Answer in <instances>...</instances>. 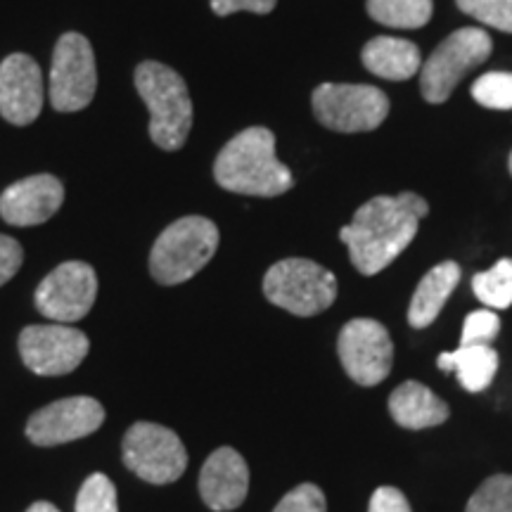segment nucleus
Segmentation results:
<instances>
[{
  "instance_id": "1",
  "label": "nucleus",
  "mask_w": 512,
  "mask_h": 512,
  "mask_svg": "<svg viewBox=\"0 0 512 512\" xmlns=\"http://www.w3.org/2000/svg\"><path fill=\"white\" fill-rule=\"evenodd\" d=\"M427 211L430 204L415 192L373 197L358 207L349 226L339 230V240L349 247L356 271L361 275L384 271L415 240Z\"/></svg>"
},
{
  "instance_id": "2",
  "label": "nucleus",
  "mask_w": 512,
  "mask_h": 512,
  "mask_svg": "<svg viewBox=\"0 0 512 512\" xmlns=\"http://www.w3.org/2000/svg\"><path fill=\"white\" fill-rule=\"evenodd\" d=\"M214 178L223 190L252 197L285 195L294 185L290 169L275 157V136L264 126L240 131L219 152Z\"/></svg>"
},
{
  "instance_id": "3",
  "label": "nucleus",
  "mask_w": 512,
  "mask_h": 512,
  "mask_svg": "<svg viewBox=\"0 0 512 512\" xmlns=\"http://www.w3.org/2000/svg\"><path fill=\"white\" fill-rule=\"evenodd\" d=\"M136 88L150 110V138L166 152L181 150L192 128V100L181 74L162 62H143Z\"/></svg>"
},
{
  "instance_id": "4",
  "label": "nucleus",
  "mask_w": 512,
  "mask_h": 512,
  "mask_svg": "<svg viewBox=\"0 0 512 512\" xmlns=\"http://www.w3.org/2000/svg\"><path fill=\"white\" fill-rule=\"evenodd\" d=\"M219 247V228L204 216H185L164 228L150 254V273L159 285H181L209 264Z\"/></svg>"
},
{
  "instance_id": "5",
  "label": "nucleus",
  "mask_w": 512,
  "mask_h": 512,
  "mask_svg": "<svg viewBox=\"0 0 512 512\" xmlns=\"http://www.w3.org/2000/svg\"><path fill=\"white\" fill-rule=\"evenodd\" d=\"M264 294L280 309L309 318L335 304L337 278L311 259H283L268 268Z\"/></svg>"
},
{
  "instance_id": "6",
  "label": "nucleus",
  "mask_w": 512,
  "mask_h": 512,
  "mask_svg": "<svg viewBox=\"0 0 512 512\" xmlns=\"http://www.w3.org/2000/svg\"><path fill=\"white\" fill-rule=\"evenodd\" d=\"M491 50L494 43L486 31L472 27L453 31L420 67L422 98L432 105L446 102L470 69L489 60Z\"/></svg>"
},
{
  "instance_id": "7",
  "label": "nucleus",
  "mask_w": 512,
  "mask_h": 512,
  "mask_svg": "<svg viewBox=\"0 0 512 512\" xmlns=\"http://www.w3.org/2000/svg\"><path fill=\"white\" fill-rule=\"evenodd\" d=\"M313 114L339 133H368L387 119L389 98L366 83H323L313 91Z\"/></svg>"
},
{
  "instance_id": "8",
  "label": "nucleus",
  "mask_w": 512,
  "mask_h": 512,
  "mask_svg": "<svg viewBox=\"0 0 512 512\" xmlns=\"http://www.w3.org/2000/svg\"><path fill=\"white\" fill-rule=\"evenodd\" d=\"M124 463L133 475L150 484H171L188 467L181 437L157 422H136L124 437Z\"/></svg>"
},
{
  "instance_id": "9",
  "label": "nucleus",
  "mask_w": 512,
  "mask_h": 512,
  "mask_svg": "<svg viewBox=\"0 0 512 512\" xmlns=\"http://www.w3.org/2000/svg\"><path fill=\"white\" fill-rule=\"evenodd\" d=\"M98 88L95 55L86 36L64 34L55 46L50 67V102L57 112H79L93 102Z\"/></svg>"
},
{
  "instance_id": "10",
  "label": "nucleus",
  "mask_w": 512,
  "mask_h": 512,
  "mask_svg": "<svg viewBox=\"0 0 512 512\" xmlns=\"http://www.w3.org/2000/svg\"><path fill=\"white\" fill-rule=\"evenodd\" d=\"M339 361L361 387H375L392 373L394 344L380 320L354 318L339 332Z\"/></svg>"
},
{
  "instance_id": "11",
  "label": "nucleus",
  "mask_w": 512,
  "mask_h": 512,
  "mask_svg": "<svg viewBox=\"0 0 512 512\" xmlns=\"http://www.w3.org/2000/svg\"><path fill=\"white\" fill-rule=\"evenodd\" d=\"M88 337L69 325H29L19 335V354L24 366L41 377L74 373L88 356Z\"/></svg>"
},
{
  "instance_id": "12",
  "label": "nucleus",
  "mask_w": 512,
  "mask_h": 512,
  "mask_svg": "<svg viewBox=\"0 0 512 512\" xmlns=\"http://www.w3.org/2000/svg\"><path fill=\"white\" fill-rule=\"evenodd\" d=\"M98 275L83 261H64L36 290V309L55 323H76L93 309Z\"/></svg>"
},
{
  "instance_id": "13",
  "label": "nucleus",
  "mask_w": 512,
  "mask_h": 512,
  "mask_svg": "<svg viewBox=\"0 0 512 512\" xmlns=\"http://www.w3.org/2000/svg\"><path fill=\"white\" fill-rule=\"evenodd\" d=\"M105 408L93 396H69L48 403L27 422V437L36 446H60L98 432Z\"/></svg>"
},
{
  "instance_id": "14",
  "label": "nucleus",
  "mask_w": 512,
  "mask_h": 512,
  "mask_svg": "<svg viewBox=\"0 0 512 512\" xmlns=\"http://www.w3.org/2000/svg\"><path fill=\"white\" fill-rule=\"evenodd\" d=\"M43 74L29 55H8L0 64V114L15 126H27L43 110Z\"/></svg>"
},
{
  "instance_id": "15",
  "label": "nucleus",
  "mask_w": 512,
  "mask_h": 512,
  "mask_svg": "<svg viewBox=\"0 0 512 512\" xmlns=\"http://www.w3.org/2000/svg\"><path fill=\"white\" fill-rule=\"evenodd\" d=\"M64 202V188L60 178L50 174L29 176L24 181L12 183L0 195V216L10 226H38L60 211Z\"/></svg>"
},
{
  "instance_id": "16",
  "label": "nucleus",
  "mask_w": 512,
  "mask_h": 512,
  "mask_svg": "<svg viewBox=\"0 0 512 512\" xmlns=\"http://www.w3.org/2000/svg\"><path fill=\"white\" fill-rule=\"evenodd\" d=\"M249 491V467L235 448H216L202 465L200 496L207 508L228 512L245 503Z\"/></svg>"
},
{
  "instance_id": "17",
  "label": "nucleus",
  "mask_w": 512,
  "mask_h": 512,
  "mask_svg": "<svg viewBox=\"0 0 512 512\" xmlns=\"http://www.w3.org/2000/svg\"><path fill=\"white\" fill-rule=\"evenodd\" d=\"M389 413L406 430H427L448 420V406L425 384L408 380L389 396Z\"/></svg>"
},
{
  "instance_id": "18",
  "label": "nucleus",
  "mask_w": 512,
  "mask_h": 512,
  "mask_svg": "<svg viewBox=\"0 0 512 512\" xmlns=\"http://www.w3.org/2000/svg\"><path fill=\"white\" fill-rule=\"evenodd\" d=\"M361 60L370 74L387 81H408L422 67L420 48L406 38L394 36H377L368 41Z\"/></svg>"
},
{
  "instance_id": "19",
  "label": "nucleus",
  "mask_w": 512,
  "mask_h": 512,
  "mask_svg": "<svg viewBox=\"0 0 512 512\" xmlns=\"http://www.w3.org/2000/svg\"><path fill=\"white\" fill-rule=\"evenodd\" d=\"M458 280L460 266L456 261H444V264L427 271L425 278L418 283L411 306H408V323L418 330L434 323L448 302V297H451V292L458 287Z\"/></svg>"
},
{
  "instance_id": "20",
  "label": "nucleus",
  "mask_w": 512,
  "mask_h": 512,
  "mask_svg": "<svg viewBox=\"0 0 512 512\" xmlns=\"http://www.w3.org/2000/svg\"><path fill=\"white\" fill-rule=\"evenodd\" d=\"M437 366L446 373H456L467 392H484L498 370V351L491 344H470L456 351H444Z\"/></svg>"
},
{
  "instance_id": "21",
  "label": "nucleus",
  "mask_w": 512,
  "mask_h": 512,
  "mask_svg": "<svg viewBox=\"0 0 512 512\" xmlns=\"http://www.w3.org/2000/svg\"><path fill=\"white\" fill-rule=\"evenodd\" d=\"M368 15L392 29H420L430 22L432 0H366Z\"/></svg>"
},
{
  "instance_id": "22",
  "label": "nucleus",
  "mask_w": 512,
  "mask_h": 512,
  "mask_svg": "<svg viewBox=\"0 0 512 512\" xmlns=\"http://www.w3.org/2000/svg\"><path fill=\"white\" fill-rule=\"evenodd\" d=\"M472 290L486 309H508L512 306V259H501L489 271L472 278Z\"/></svg>"
},
{
  "instance_id": "23",
  "label": "nucleus",
  "mask_w": 512,
  "mask_h": 512,
  "mask_svg": "<svg viewBox=\"0 0 512 512\" xmlns=\"http://www.w3.org/2000/svg\"><path fill=\"white\" fill-rule=\"evenodd\" d=\"M465 512H512V475H494L467 501Z\"/></svg>"
},
{
  "instance_id": "24",
  "label": "nucleus",
  "mask_w": 512,
  "mask_h": 512,
  "mask_svg": "<svg viewBox=\"0 0 512 512\" xmlns=\"http://www.w3.org/2000/svg\"><path fill=\"white\" fill-rule=\"evenodd\" d=\"M76 512H119L117 486L102 472H95L81 484L76 496Z\"/></svg>"
},
{
  "instance_id": "25",
  "label": "nucleus",
  "mask_w": 512,
  "mask_h": 512,
  "mask_svg": "<svg viewBox=\"0 0 512 512\" xmlns=\"http://www.w3.org/2000/svg\"><path fill=\"white\" fill-rule=\"evenodd\" d=\"M472 98L486 110H512V74L489 72L472 83Z\"/></svg>"
},
{
  "instance_id": "26",
  "label": "nucleus",
  "mask_w": 512,
  "mask_h": 512,
  "mask_svg": "<svg viewBox=\"0 0 512 512\" xmlns=\"http://www.w3.org/2000/svg\"><path fill=\"white\" fill-rule=\"evenodd\" d=\"M465 15L477 22L494 27L505 34H512V0H456Z\"/></svg>"
},
{
  "instance_id": "27",
  "label": "nucleus",
  "mask_w": 512,
  "mask_h": 512,
  "mask_svg": "<svg viewBox=\"0 0 512 512\" xmlns=\"http://www.w3.org/2000/svg\"><path fill=\"white\" fill-rule=\"evenodd\" d=\"M498 330H501V318L496 316L494 309H482V311L470 313V316L465 318L463 337H460V347L494 342Z\"/></svg>"
},
{
  "instance_id": "28",
  "label": "nucleus",
  "mask_w": 512,
  "mask_h": 512,
  "mask_svg": "<svg viewBox=\"0 0 512 512\" xmlns=\"http://www.w3.org/2000/svg\"><path fill=\"white\" fill-rule=\"evenodd\" d=\"M273 512H328V503L316 484H299L283 496Z\"/></svg>"
},
{
  "instance_id": "29",
  "label": "nucleus",
  "mask_w": 512,
  "mask_h": 512,
  "mask_svg": "<svg viewBox=\"0 0 512 512\" xmlns=\"http://www.w3.org/2000/svg\"><path fill=\"white\" fill-rule=\"evenodd\" d=\"M24 261L22 245L17 240L8 238V235H0V287L10 283L15 278L19 266Z\"/></svg>"
},
{
  "instance_id": "30",
  "label": "nucleus",
  "mask_w": 512,
  "mask_h": 512,
  "mask_svg": "<svg viewBox=\"0 0 512 512\" xmlns=\"http://www.w3.org/2000/svg\"><path fill=\"white\" fill-rule=\"evenodd\" d=\"M368 512H413L408 498L401 494L394 486H380L375 489V494L370 496Z\"/></svg>"
},
{
  "instance_id": "31",
  "label": "nucleus",
  "mask_w": 512,
  "mask_h": 512,
  "mask_svg": "<svg viewBox=\"0 0 512 512\" xmlns=\"http://www.w3.org/2000/svg\"><path fill=\"white\" fill-rule=\"evenodd\" d=\"M278 0H211V10L219 17H228L233 12H254V15H268Z\"/></svg>"
},
{
  "instance_id": "32",
  "label": "nucleus",
  "mask_w": 512,
  "mask_h": 512,
  "mask_svg": "<svg viewBox=\"0 0 512 512\" xmlns=\"http://www.w3.org/2000/svg\"><path fill=\"white\" fill-rule=\"evenodd\" d=\"M27 512H60V510H57L53 503H48V501H38V503L31 505V508H29Z\"/></svg>"
},
{
  "instance_id": "33",
  "label": "nucleus",
  "mask_w": 512,
  "mask_h": 512,
  "mask_svg": "<svg viewBox=\"0 0 512 512\" xmlns=\"http://www.w3.org/2000/svg\"><path fill=\"white\" fill-rule=\"evenodd\" d=\"M510 174H512V152H510Z\"/></svg>"
}]
</instances>
